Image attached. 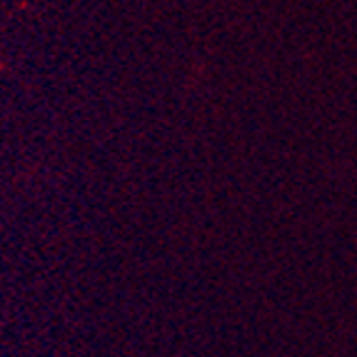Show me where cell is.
Returning a JSON list of instances; mask_svg holds the SVG:
<instances>
[]
</instances>
